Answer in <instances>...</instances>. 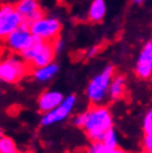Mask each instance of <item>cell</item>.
<instances>
[{"mask_svg":"<svg viewBox=\"0 0 152 153\" xmlns=\"http://www.w3.org/2000/svg\"><path fill=\"white\" fill-rule=\"evenodd\" d=\"M98 51H99V47H95V48L90 49V51H89L88 56H89V57H93L95 54H97V52H98Z\"/></svg>","mask_w":152,"mask_h":153,"instance_id":"cell-20","label":"cell"},{"mask_svg":"<svg viewBox=\"0 0 152 153\" xmlns=\"http://www.w3.org/2000/svg\"><path fill=\"white\" fill-rule=\"evenodd\" d=\"M106 15V2L104 0H95L89 10V20L91 22L102 21Z\"/></svg>","mask_w":152,"mask_h":153,"instance_id":"cell-11","label":"cell"},{"mask_svg":"<svg viewBox=\"0 0 152 153\" xmlns=\"http://www.w3.org/2000/svg\"><path fill=\"white\" fill-rule=\"evenodd\" d=\"M32 72H34V76L37 80L48 81L58 72V65L51 62L45 67H40V68L34 69Z\"/></svg>","mask_w":152,"mask_h":153,"instance_id":"cell-12","label":"cell"},{"mask_svg":"<svg viewBox=\"0 0 152 153\" xmlns=\"http://www.w3.org/2000/svg\"><path fill=\"white\" fill-rule=\"evenodd\" d=\"M88 115H89V111H86V112H83V113L79 114L76 118V120H75V124H76L77 126L83 129L84 124H86V122H87V120H88Z\"/></svg>","mask_w":152,"mask_h":153,"instance_id":"cell-18","label":"cell"},{"mask_svg":"<svg viewBox=\"0 0 152 153\" xmlns=\"http://www.w3.org/2000/svg\"><path fill=\"white\" fill-rule=\"evenodd\" d=\"M76 103V96H69L68 98L62 100L58 107H56L54 109H52L51 111L47 112L46 115L42 118L41 124L42 126H50L54 122L61 121L70 113V111L72 110L73 105Z\"/></svg>","mask_w":152,"mask_h":153,"instance_id":"cell-6","label":"cell"},{"mask_svg":"<svg viewBox=\"0 0 152 153\" xmlns=\"http://www.w3.org/2000/svg\"><path fill=\"white\" fill-rule=\"evenodd\" d=\"M39 4L37 0H19L17 4H15V9L19 12L20 15L25 17L31 11H34V9L39 8Z\"/></svg>","mask_w":152,"mask_h":153,"instance_id":"cell-14","label":"cell"},{"mask_svg":"<svg viewBox=\"0 0 152 153\" xmlns=\"http://www.w3.org/2000/svg\"><path fill=\"white\" fill-rule=\"evenodd\" d=\"M133 1H134V2H137V4H141L143 0H133Z\"/></svg>","mask_w":152,"mask_h":153,"instance_id":"cell-21","label":"cell"},{"mask_svg":"<svg viewBox=\"0 0 152 153\" xmlns=\"http://www.w3.org/2000/svg\"><path fill=\"white\" fill-rule=\"evenodd\" d=\"M21 22H22V16L16 10L15 6L11 4L0 20V39L4 40L10 32L19 27Z\"/></svg>","mask_w":152,"mask_h":153,"instance_id":"cell-7","label":"cell"},{"mask_svg":"<svg viewBox=\"0 0 152 153\" xmlns=\"http://www.w3.org/2000/svg\"><path fill=\"white\" fill-rule=\"evenodd\" d=\"M29 30L32 35L41 38L42 40L54 41L60 36L61 22L56 18L43 17L41 19L34 21V23H31Z\"/></svg>","mask_w":152,"mask_h":153,"instance_id":"cell-5","label":"cell"},{"mask_svg":"<svg viewBox=\"0 0 152 153\" xmlns=\"http://www.w3.org/2000/svg\"><path fill=\"white\" fill-rule=\"evenodd\" d=\"M0 92H1V91H0Z\"/></svg>","mask_w":152,"mask_h":153,"instance_id":"cell-23","label":"cell"},{"mask_svg":"<svg viewBox=\"0 0 152 153\" xmlns=\"http://www.w3.org/2000/svg\"><path fill=\"white\" fill-rule=\"evenodd\" d=\"M143 148L147 152L152 151V134H145V139H143Z\"/></svg>","mask_w":152,"mask_h":153,"instance_id":"cell-19","label":"cell"},{"mask_svg":"<svg viewBox=\"0 0 152 153\" xmlns=\"http://www.w3.org/2000/svg\"><path fill=\"white\" fill-rule=\"evenodd\" d=\"M27 73H31L29 67L22 59L11 56L0 60V81L7 83L19 82Z\"/></svg>","mask_w":152,"mask_h":153,"instance_id":"cell-2","label":"cell"},{"mask_svg":"<svg viewBox=\"0 0 152 153\" xmlns=\"http://www.w3.org/2000/svg\"><path fill=\"white\" fill-rule=\"evenodd\" d=\"M126 92V80L123 76H112L110 81L109 88H108V94L111 100H120L123 98Z\"/></svg>","mask_w":152,"mask_h":153,"instance_id":"cell-10","label":"cell"},{"mask_svg":"<svg viewBox=\"0 0 152 153\" xmlns=\"http://www.w3.org/2000/svg\"><path fill=\"white\" fill-rule=\"evenodd\" d=\"M83 129L91 141H102L106 132L112 128V117L108 108L92 104Z\"/></svg>","mask_w":152,"mask_h":153,"instance_id":"cell-1","label":"cell"},{"mask_svg":"<svg viewBox=\"0 0 152 153\" xmlns=\"http://www.w3.org/2000/svg\"><path fill=\"white\" fill-rule=\"evenodd\" d=\"M18 149L15 141L9 137H1L0 138V153H17Z\"/></svg>","mask_w":152,"mask_h":153,"instance_id":"cell-15","label":"cell"},{"mask_svg":"<svg viewBox=\"0 0 152 153\" xmlns=\"http://www.w3.org/2000/svg\"><path fill=\"white\" fill-rule=\"evenodd\" d=\"M103 144L107 146L108 152L109 153H117V152H123L121 149H119L118 142H117V138H115V133H114L113 129L111 128L107 131L104 137L102 139Z\"/></svg>","mask_w":152,"mask_h":153,"instance_id":"cell-13","label":"cell"},{"mask_svg":"<svg viewBox=\"0 0 152 153\" xmlns=\"http://www.w3.org/2000/svg\"><path fill=\"white\" fill-rule=\"evenodd\" d=\"M90 152L93 153H109L107 146L103 144L102 141H92V144L90 146Z\"/></svg>","mask_w":152,"mask_h":153,"instance_id":"cell-16","label":"cell"},{"mask_svg":"<svg viewBox=\"0 0 152 153\" xmlns=\"http://www.w3.org/2000/svg\"><path fill=\"white\" fill-rule=\"evenodd\" d=\"M143 130L145 134H152V112L149 111L147 113L143 121Z\"/></svg>","mask_w":152,"mask_h":153,"instance_id":"cell-17","label":"cell"},{"mask_svg":"<svg viewBox=\"0 0 152 153\" xmlns=\"http://www.w3.org/2000/svg\"><path fill=\"white\" fill-rule=\"evenodd\" d=\"M152 72V43L149 41L141 52L136 67V74L139 79L148 80Z\"/></svg>","mask_w":152,"mask_h":153,"instance_id":"cell-8","label":"cell"},{"mask_svg":"<svg viewBox=\"0 0 152 153\" xmlns=\"http://www.w3.org/2000/svg\"><path fill=\"white\" fill-rule=\"evenodd\" d=\"M2 137V131H1V129H0V138Z\"/></svg>","mask_w":152,"mask_h":153,"instance_id":"cell-22","label":"cell"},{"mask_svg":"<svg viewBox=\"0 0 152 153\" xmlns=\"http://www.w3.org/2000/svg\"><path fill=\"white\" fill-rule=\"evenodd\" d=\"M40 40L42 39L32 35L29 30V27L23 22L20 23L19 27L16 28L4 39L7 46L15 52H20L21 50L30 48L31 46H34V43H37Z\"/></svg>","mask_w":152,"mask_h":153,"instance_id":"cell-4","label":"cell"},{"mask_svg":"<svg viewBox=\"0 0 152 153\" xmlns=\"http://www.w3.org/2000/svg\"><path fill=\"white\" fill-rule=\"evenodd\" d=\"M115 69L113 65H108L102 72L93 78L87 89L88 98L92 104H99L108 94V88Z\"/></svg>","mask_w":152,"mask_h":153,"instance_id":"cell-3","label":"cell"},{"mask_svg":"<svg viewBox=\"0 0 152 153\" xmlns=\"http://www.w3.org/2000/svg\"><path fill=\"white\" fill-rule=\"evenodd\" d=\"M63 96L58 91H47L42 93L38 100V107L40 112L47 113L58 107L62 102Z\"/></svg>","mask_w":152,"mask_h":153,"instance_id":"cell-9","label":"cell"}]
</instances>
